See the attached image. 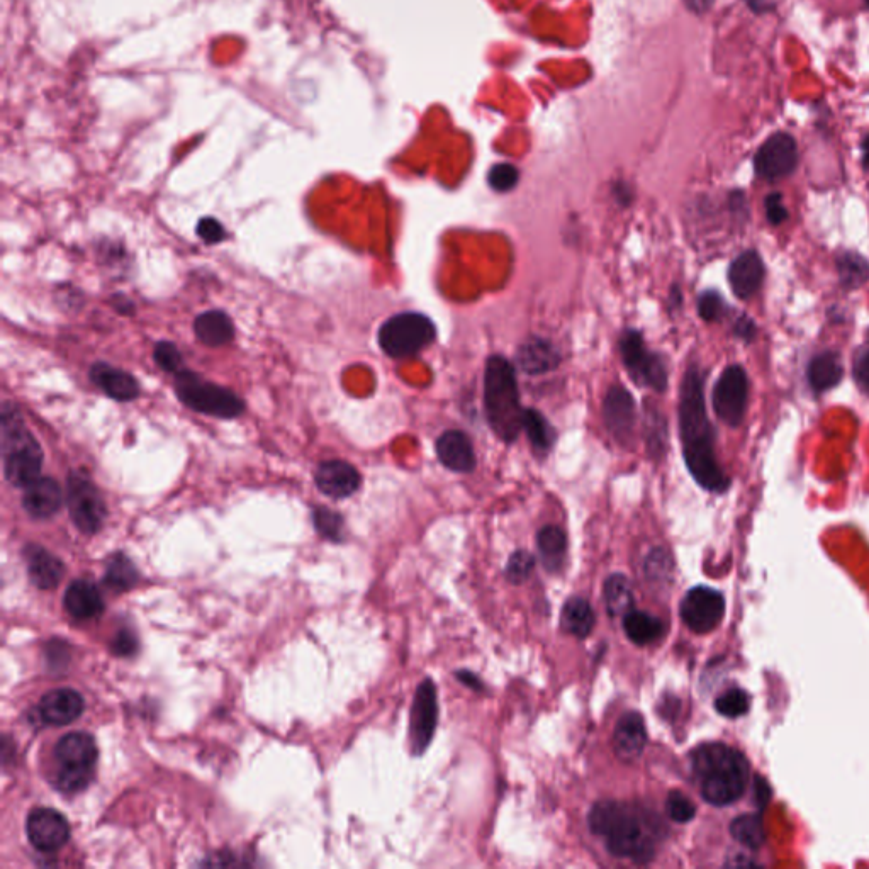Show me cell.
Returning <instances> with one entry per match:
<instances>
[{"instance_id": "6da1fadb", "label": "cell", "mask_w": 869, "mask_h": 869, "mask_svg": "<svg viewBox=\"0 0 869 869\" xmlns=\"http://www.w3.org/2000/svg\"><path fill=\"white\" fill-rule=\"evenodd\" d=\"M679 433L686 466L696 483L713 493H724L730 481L715 455V437L703 396V376L695 365L686 371L681 386Z\"/></svg>"}, {"instance_id": "7a4b0ae2", "label": "cell", "mask_w": 869, "mask_h": 869, "mask_svg": "<svg viewBox=\"0 0 869 869\" xmlns=\"http://www.w3.org/2000/svg\"><path fill=\"white\" fill-rule=\"evenodd\" d=\"M589 827L605 839L608 851L634 863H649L656 854V825L634 805L600 802L589 812Z\"/></svg>"}, {"instance_id": "3957f363", "label": "cell", "mask_w": 869, "mask_h": 869, "mask_svg": "<svg viewBox=\"0 0 869 869\" xmlns=\"http://www.w3.org/2000/svg\"><path fill=\"white\" fill-rule=\"evenodd\" d=\"M691 769L705 802L725 807L746 793L749 763L742 752L720 742L703 744L691 752Z\"/></svg>"}, {"instance_id": "277c9868", "label": "cell", "mask_w": 869, "mask_h": 869, "mask_svg": "<svg viewBox=\"0 0 869 869\" xmlns=\"http://www.w3.org/2000/svg\"><path fill=\"white\" fill-rule=\"evenodd\" d=\"M0 450L4 476L14 488H28L41 477L43 449L33 433L24 425L16 404H2L0 413Z\"/></svg>"}, {"instance_id": "5b68a950", "label": "cell", "mask_w": 869, "mask_h": 869, "mask_svg": "<svg viewBox=\"0 0 869 869\" xmlns=\"http://www.w3.org/2000/svg\"><path fill=\"white\" fill-rule=\"evenodd\" d=\"M484 406L489 425L505 442H513L523 430V408L518 396L515 369L501 357H489L484 371Z\"/></svg>"}, {"instance_id": "8992f818", "label": "cell", "mask_w": 869, "mask_h": 869, "mask_svg": "<svg viewBox=\"0 0 869 869\" xmlns=\"http://www.w3.org/2000/svg\"><path fill=\"white\" fill-rule=\"evenodd\" d=\"M175 394L192 411L221 420L238 418L245 410L242 399L233 391L206 381L187 369L175 374Z\"/></svg>"}, {"instance_id": "52a82bcc", "label": "cell", "mask_w": 869, "mask_h": 869, "mask_svg": "<svg viewBox=\"0 0 869 869\" xmlns=\"http://www.w3.org/2000/svg\"><path fill=\"white\" fill-rule=\"evenodd\" d=\"M437 337L433 321L420 313H401L381 326L379 345L393 359H410L420 354Z\"/></svg>"}, {"instance_id": "ba28073f", "label": "cell", "mask_w": 869, "mask_h": 869, "mask_svg": "<svg viewBox=\"0 0 869 869\" xmlns=\"http://www.w3.org/2000/svg\"><path fill=\"white\" fill-rule=\"evenodd\" d=\"M60 769L57 773V786L67 793L84 790L92 781V773L97 761V747L94 739L84 732L65 735L55 747Z\"/></svg>"}, {"instance_id": "9c48e42d", "label": "cell", "mask_w": 869, "mask_h": 869, "mask_svg": "<svg viewBox=\"0 0 869 869\" xmlns=\"http://www.w3.org/2000/svg\"><path fill=\"white\" fill-rule=\"evenodd\" d=\"M67 505L80 532L96 533L107 516L106 503L96 484L85 472L72 471L67 479Z\"/></svg>"}, {"instance_id": "30bf717a", "label": "cell", "mask_w": 869, "mask_h": 869, "mask_svg": "<svg viewBox=\"0 0 869 869\" xmlns=\"http://www.w3.org/2000/svg\"><path fill=\"white\" fill-rule=\"evenodd\" d=\"M620 354L623 364L634 377L635 382L642 386H649L659 393L666 391L668 387V369L662 362L661 357L652 354L645 347L644 338L639 331L628 330L620 338Z\"/></svg>"}, {"instance_id": "8fae6325", "label": "cell", "mask_w": 869, "mask_h": 869, "mask_svg": "<svg viewBox=\"0 0 869 869\" xmlns=\"http://www.w3.org/2000/svg\"><path fill=\"white\" fill-rule=\"evenodd\" d=\"M749 381L741 365H730L713 389V410L729 427H739L747 410Z\"/></svg>"}, {"instance_id": "7c38bea8", "label": "cell", "mask_w": 869, "mask_h": 869, "mask_svg": "<svg viewBox=\"0 0 869 869\" xmlns=\"http://www.w3.org/2000/svg\"><path fill=\"white\" fill-rule=\"evenodd\" d=\"M679 613L684 625L695 634H708L724 620V595L708 586H696L684 595Z\"/></svg>"}, {"instance_id": "4fadbf2b", "label": "cell", "mask_w": 869, "mask_h": 869, "mask_svg": "<svg viewBox=\"0 0 869 869\" xmlns=\"http://www.w3.org/2000/svg\"><path fill=\"white\" fill-rule=\"evenodd\" d=\"M437 720V688L432 679L427 678L418 686L411 708V749L416 756H421L430 746L437 729Z\"/></svg>"}, {"instance_id": "5bb4252c", "label": "cell", "mask_w": 869, "mask_h": 869, "mask_svg": "<svg viewBox=\"0 0 869 869\" xmlns=\"http://www.w3.org/2000/svg\"><path fill=\"white\" fill-rule=\"evenodd\" d=\"M797 163V141L786 133H778L764 141L754 158L757 175L766 180L783 179L795 170Z\"/></svg>"}, {"instance_id": "9a60e30c", "label": "cell", "mask_w": 869, "mask_h": 869, "mask_svg": "<svg viewBox=\"0 0 869 869\" xmlns=\"http://www.w3.org/2000/svg\"><path fill=\"white\" fill-rule=\"evenodd\" d=\"M28 839L41 853H55L70 839V825L62 813L51 808H36L26 822Z\"/></svg>"}, {"instance_id": "2e32d148", "label": "cell", "mask_w": 869, "mask_h": 869, "mask_svg": "<svg viewBox=\"0 0 869 869\" xmlns=\"http://www.w3.org/2000/svg\"><path fill=\"white\" fill-rule=\"evenodd\" d=\"M605 423L613 437L622 445H628L635 430V404L632 394L622 386H613L606 394Z\"/></svg>"}, {"instance_id": "e0dca14e", "label": "cell", "mask_w": 869, "mask_h": 869, "mask_svg": "<svg viewBox=\"0 0 869 869\" xmlns=\"http://www.w3.org/2000/svg\"><path fill=\"white\" fill-rule=\"evenodd\" d=\"M314 483L326 496L343 499L357 493L362 479L359 471L345 460H325L314 472Z\"/></svg>"}, {"instance_id": "ac0fdd59", "label": "cell", "mask_w": 869, "mask_h": 869, "mask_svg": "<svg viewBox=\"0 0 869 869\" xmlns=\"http://www.w3.org/2000/svg\"><path fill=\"white\" fill-rule=\"evenodd\" d=\"M90 381L94 382L102 393L114 401L128 403L140 396V384L129 372L118 369L107 362H96L90 367Z\"/></svg>"}, {"instance_id": "d6986e66", "label": "cell", "mask_w": 869, "mask_h": 869, "mask_svg": "<svg viewBox=\"0 0 869 869\" xmlns=\"http://www.w3.org/2000/svg\"><path fill=\"white\" fill-rule=\"evenodd\" d=\"M63 493L60 484L51 477H38L24 488L23 506L26 513L38 520L57 515L62 508Z\"/></svg>"}, {"instance_id": "ffe728a7", "label": "cell", "mask_w": 869, "mask_h": 869, "mask_svg": "<svg viewBox=\"0 0 869 869\" xmlns=\"http://www.w3.org/2000/svg\"><path fill=\"white\" fill-rule=\"evenodd\" d=\"M84 713V698L75 690L60 688L46 693L40 701V715L50 725L72 724Z\"/></svg>"}, {"instance_id": "44dd1931", "label": "cell", "mask_w": 869, "mask_h": 869, "mask_svg": "<svg viewBox=\"0 0 869 869\" xmlns=\"http://www.w3.org/2000/svg\"><path fill=\"white\" fill-rule=\"evenodd\" d=\"M763 281L764 264L756 252H744L730 265V287L737 298H752Z\"/></svg>"}, {"instance_id": "7402d4cb", "label": "cell", "mask_w": 869, "mask_h": 869, "mask_svg": "<svg viewBox=\"0 0 869 869\" xmlns=\"http://www.w3.org/2000/svg\"><path fill=\"white\" fill-rule=\"evenodd\" d=\"M437 455L443 466L454 472H471L476 467V454L466 433L449 430L437 440Z\"/></svg>"}, {"instance_id": "603a6c76", "label": "cell", "mask_w": 869, "mask_h": 869, "mask_svg": "<svg viewBox=\"0 0 869 869\" xmlns=\"http://www.w3.org/2000/svg\"><path fill=\"white\" fill-rule=\"evenodd\" d=\"M613 742H615L617 756L625 763L635 761L644 752L647 734H645L644 720L639 713H625L618 720Z\"/></svg>"}, {"instance_id": "cb8c5ba5", "label": "cell", "mask_w": 869, "mask_h": 869, "mask_svg": "<svg viewBox=\"0 0 869 869\" xmlns=\"http://www.w3.org/2000/svg\"><path fill=\"white\" fill-rule=\"evenodd\" d=\"M65 608L77 620H92L104 612V600L94 584L73 581L65 593Z\"/></svg>"}, {"instance_id": "d4e9b609", "label": "cell", "mask_w": 869, "mask_h": 869, "mask_svg": "<svg viewBox=\"0 0 869 869\" xmlns=\"http://www.w3.org/2000/svg\"><path fill=\"white\" fill-rule=\"evenodd\" d=\"M194 333L208 347H223L235 338V323L225 311L211 309L194 320Z\"/></svg>"}, {"instance_id": "484cf974", "label": "cell", "mask_w": 869, "mask_h": 869, "mask_svg": "<svg viewBox=\"0 0 869 869\" xmlns=\"http://www.w3.org/2000/svg\"><path fill=\"white\" fill-rule=\"evenodd\" d=\"M28 569L29 578L38 588H55L62 581L65 574V566L58 557L51 556L41 547H29Z\"/></svg>"}, {"instance_id": "4316f807", "label": "cell", "mask_w": 869, "mask_h": 869, "mask_svg": "<svg viewBox=\"0 0 869 869\" xmlns=\"http://www.w3.org/2000/svg\"><path fill=\"white\" fill-rule=\"evenodd\" d=\"M518 364L522 365L527 374H544L552 371L559 365V354L556 348L542 338H532L523 343L518 350Z\"/></svg>"}, {"instance_id": "83f0119b", "label": "cell", "mask_w": 869, "mask_h": 869, "mask_svg": "<svg viewBox=\"0 0 869 869\" xmlns=\"http://www.w3.org/2000/svg\"><path fill=\"white\" fill-rule=\"evenodd\" d=\"M808 382L815 393H824L836 387L844 376L841 357L836 352L817 355L808 365Z\"/></svg>"}, {"instance_id": "f1b7e54d", "label": "cell", "mask_w": 869, "mask_h": 869, "mask_svg": "<svg viewBox=\"0 0 869 869\" xmlns=\"http://www.w3.org/2000/svg\"><path fill=\"white\" fill-rule=\"evenodd\" d=\"M595 612L583 598H571L562 608V628L567 634L584 639L595 627Z\"/></svg>"}, {"instance_id": "f546056e", "label": "cell", "mask_w": 869, "mask_h": 869, "mask_svg": "<svg viewBox=\"0 0 869 869\" xmlns=\"http://www.w3.org/2000/svg\"><path fill=\"white\" fill-rule=\"evenodd\" d=\"M623 628L628 639L637 645L652 644L664 634V623L645 612H628L623 618Z\"/></svg>"}, {"instance_id": "4dcf8cb0", "label": "cell", "mask_w": 869, "mask_h": 869, "mask_svg": "<svg viewBox=\"0 0 869 869\" xmlns=\"http://www.w3.org/2000/svg\"><path fill=\"white\" fill-rule=\"evenodd\" d=\"M603 596H605L606 610H608V613L612 617L627 615L634 608L632 586H630L628 579L622 576V574H613V576L606 579Z\"/></svg>"}, {"instance_id": "1f68e13d", "label": "cell", "mask_w": 869, "mask_h": 869, "mask_svg": "<svg viewBox=\"0 0 869 869\" xmlns=\"http://www.w3.org/2000/svg\"><path fill=\"white\" fill-rule=\"evenodd\" d=\"M540 554L549 571H557L562 566V557L566 554V533L559 527H544L537 535Z\"/></svg>"}, {"instance_id": "d6a6232c", "label": "cell", "mask_w": 869, "mask_h": 869, "mask_svg": "<svg viewBox=\"0 0 869 869\" xmlns=\"http://www.w3.org/2000/svg\"><path fill=\"white\" fill-rule=\"evenodd\" d=\"M730 834L735 841L742 846L757 851L763 846L766 834H764L763 817L759 813L754 815H741L730 824Z\"/></svg>"}, {"instance_id": "836d02e7", "label": "cell", "mask_w": 869, "mask_h": 869, "mask_svg": "<svg viewBox=\"0 0 869 869\" xmlns=\"http://www.w3.org/2000/svg\"><path fill=\"white\" fill-rule=\"evenodd\" d=\"M523 430L527 432L528 438L532 440L533 447L537 450L545 452L554 445V430L550 427L549 421L545 420L537 410L528 408L523 411Z\"/></svg>"}, {"instance_id": "e575fe53", "label": "cell", "mask_w": 869, "mask_h": 869, "mask_svg": "<svg viewBox=\"0 0 869 869\" xmlns=\"http://www.w3.org/2000/svg\"><path fill=\"white\" fill-rule=\"evenodd\" d=\"M837 270L846 287L863 286L869 279V264L858 253H841L837 258Z\"/></svg>"}, {"instance_id": "d590c367", "label": "cell", "mask_w": 869, "mask_h": 869, "mask_svg": "<svg viewBox=\"0 0 869 869\" xmlns=\"http://www.w3.org/2000/svg\"><path fill=\"white\" fill-rule=\"evenodd\" d=\"M136 581H138V572L128 557L116 556L109 562L106 571L107 586H111L116 591H128L135 586Z\"/></svg>"}, {"instance_id": "8d00e7d4", "label": "cell", "mask_w": 869, "mask_h": 869, "mask_svg": "<svg viewBox=\"0 0 869 869\" xmlns=\"http://www.w3.org/2000/svg\"><path fill=\"white\" fill-rule=\"evenodd\" d=\"M751 707V696L741 688L725 691L724 695L715 700V710L727 718H737L746 715Z\"/></svg>"}, {"instance_id": "74e56055", "label": "cell", "mask_w": 869, "mask_h": 869, "mask_svg": "<svg viewBox=\"0 0 869 869\" xmlns=\"http://www.w3.org/2000/svg\"><path fill=\"white\" fill-rule=\"evenodd\" d=\"M153 359L162 371L169 374H179L180 371H184V357L174 342H167V340L158 342L153 350Z\"/></svg>"}, {"instance_id": "f35d334b", "label": "cell", "mask_w": 869, "mask_h": 869, "mask_svg": "<svg viewBox=\"0 0 869 869\" xmlns=\"http://www.w3.org/2000/svg\"><path fill=\"white\" fill-rule=\"evenodd\" d=\"M313 518L314 525L323 537L335 540V542L342 540L343 518L342 515H338L337 511L330 510V508H316Z\"/></svg>"}, {"instance_id": "ab89813d", "label": "cell", "mask_w": 869, "mask_h": 869, "mask_svg": "<svg viewBox=\"0 0 869 869\" xmlns=\"http://www.w3.org/2000/svg\"><path fill=\"white\" fill-rule=\"evenodd\" d=\"M666 812L669 819H673L678 824H686L695 819L696 807L681 791H671L666 802Z\"/></svg>"}, {"instance_id": "60d3db41", "label": "cell", "mask_w": 869, "mask_h": 869, "mask_svg": "<svg viewBox=\"0 0 869 869\" xmlns=\"http://www.w3.org/2000/svg\"><path fill=\"white\" fill-rule=\"evenodd\" d=\"M520 172L510 163H498L489 170L488 182L493 191L508 192L518 184Z\"/></svg>"}, {"instance_id": "b9f144b4", "label": "cell", "mask_w": 869, "mask_h": 869, "mask_svg": "<svg viewBox=\"0 0 869 869\" xmlns=\"http://www.w3.org/2000/svg\"><path fill=\"white\" fill-rule=\"evenodd\" d=\"M533 566H535V557L530 552L518 550L510 557V562L506 566V578L513 584L523 583L532 574Z\"/></svg>"}, {"instance_id": "7bdbcfd3", "label": "cell", "mask_w": 869, "mask_h": 869, "mask_svg": "<svg viewBox=\"0 0 869 869\" xmlns=\"http://www.w3.org/2000/svg\"><path fill=\"white\" fill-rule=\"evenodd\" d=\"M196 233L206 245H218V243L225 242L226 238V230L223 223L216 218H211V216L199 219Z\"/></svg>"}, {"instance_id": "ee69618b", "label": "cell", "mask_w": 869, "mask_h": 869, "mask_svg": "<svg viewBox=\"0 0 869 869\" xmlns=\"http://www.w3.org/2000/svg\"><path fill=\"white\" fill-rule=\"evenodd\" d=\"M698 313L705 321L720 320L725 313L724 299L717 292H703L698 301Z\"/></svg>"}, {"instance_id": "f6af8a7d", "label": "cell", "mask_w": 869, "mask_h": 869, "mask_svg": "<svg viewBox=\"0 0 869 869\" xmlns=\"http://www.w3.org/2000/svg\"><path fill=\"white\" fill-rule=\"evenodd\" d=\"M766 214L771 225H781L788 218V211L783 204L781 194H769L766 199Z\"/></svg>"}, {"instance_id": "bcb514c9", "label": "cell", "mask_w": 869, "mask_h": 869, "mask_svg": "<svg viewBox=\"0 0 869 869\" xmlns=\"http://www.w3.org/2000/svg\"><path fill=\"white\" fill-rule=\"evenodd\" d=\"M136 647H138V640H136L135 635L131 634L129 630H121L113 642V651L119 654V656L133 654L136 651Z\"/></svg>"}, {"instance_id": "7dc6e473", "label": "cell", "mask_w": 869, "mask_h": 869, "mask_svg": "<svg viewBox=\"0 0 869 869\" xmlns=\"http://www.w3.org/2000/svg\"><path fill=\"white\" fill-rule=\"evenodd\" d=\"M854 379L863 387H869V347L859 352L854 360Z\"/></svg>"}, {"instance_id": "c3c4849f", "label": "cell", "mask_w": 869, "mask_h": 869, "mask_svg": "<svg viewBox=\"0 0 869 869\" xmlns=\"http://www.w3.org/2000/svg\"><path fill=\"white\" fill-rule=\"evenodd\" d=\"M735 333L747 342H751L752 338L756 337V325L752 323L751 318H741L735 325Z\"/></svg>"}, {"instance_id": "681fc988", "label": "cell", "mask_w": 869, "mask_h": 869, "mask_svg": "<svg viewBox=\"0 0 869 869\" xmlns=\"http://www.w3.org/2000/svg\"><path fill=\"white\" fill-rule=\"evenodd\" d=\"M111 303H113L114 308L118 309L121 314L135 313V303H133L131 299L126 298L124 294H116V296H113Z\"/></svg>"}, {"instance_id": "f907efd6", "label": "cell", "mask_w": 869, "mask_h": 869, "mask_svg": "<svg viewBox=\"0 0 869 869\" xmlns=\"http://www.w3.org/2000/svg\"><path fill=\"white\" fill-rule=\"evenodd\" d=\"M686 2V6L690 11L696 12V14H703V12H707L710 7H712L713 0H684Z\"/></svg>"}, {"instance_id": "816d5d0a", "label": "cell", "mask_w": 869, "mask_h": 869, "mask_svg": "<svg viewBox=\"0 0 869 869\" xmlns=\"http://www.w3.org/2000/svg\"><path fill=\"white\" fill-rule=\"evenodd\" d=\"M752 11L764 12L773 7V0H746Z\"/></svg>"}, {"instance_id": "f5cc1de1", "label": "cell", "mask_w": 869, "mask_h": 869, "mask_svg": "<svg viewBox=\"0 0 869 869\" xmlns=\"http://www.w3.org/2000/svg\"><path fill=\"white\" fill-rule=\"evenodd\" d=\"M457 678H459L462 683L469 684V686L474 688V690H479V688H481V684H479V681H476V678H474L471 673L459 671V673H457Z\"/></svg>"}, {"instance_id": "db71d44e", "label": "cell", "mask_w": 869, "mask_h": 869, "mask_svg": "<svg viewBox=\"0 0 869 869\" xmlns=\"http://www.w3.org/2000/svg\"><path fill=\"white\" fill-rule=\"evenodd\" d=\"M863 155H864V163L869 167V135L866 136V140L863 143Z\"/></svg>"}]
</instances>
